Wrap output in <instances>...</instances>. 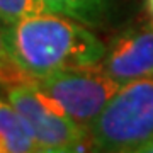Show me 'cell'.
Instances as JSON below:
<instances>
[{
	"label": "cell",
	"instance_id": "30bf717a",
	"mask_svg": "<svg viewBox=\"0 0 153 153\" xmlns=\"http://www.w3.org/2000/svg\"><path fill=\"white\" fill-rule=\"evenodd\" d=\"M39 153H85L83 148H55V150H41Z\"/></svg>",
	"mask_w": 153,
	"mask_h": 153
},
{
	"label": "cell",
	"instance_id": "7a4b0ae2",
	"mask_svg": "<svg viewBox=\"0 0 153 153\" xmlns=\"http://www.w3.org/2000/svg\"><path fill=\"white\" fill-rule=\"evenodd\" d=\"M153 141V78L124 83L88 128L94 153H131Z\"/></svg>",
	"mask_w": 153,
	"mask_h": 153
},
{
	"label": "cell",
	"instance_id": "7c38bea8",
	"mask_svg": "<svg viewBox=\"0 0 153 153\" xmlns=\"http://www.w3.org/2000/svg\"><path fill=\"white\" fill-rule=\"evenodd\" d=\"M146 10L153 16V0H146Z\"/></svg>",
	"mask_w": 153,
	"mask_h": 153
},
{
	"label": "cell",
	"instance_id": "6da1fadb",
	"mask_svg": "<svg viewBox=\"0 0 153 153\" xmlns=\"http://www.w3.org/2000/svg\"><path fill=\"white\" fill-rule=\"evenodd\" d=\"M0 29L12 60L34 80L99 66L105 56V46L87 26L53 12L2 24Z\"/></svg>",
	"mask_w": 153,
	"mask_h": 153
},
{
	"label": "cell",
	"instance_id": "277c9868",
	"mask_svg": "<svg viewBox=\"0 0 153 153\" xmlns=\"http://www.w3.org/2000/svg\"><path fill=\"white\" fill-rule=\"evenodd\" d=\"M36 85L58 100L73 121L87 131L121 88V83L107 75L100 65L58 71L36 80Z\"/></svg>",
	"mask_w": 153,
	"mask_h": 153
},
{
	"label": "cell",
	"instance_id": "9c48e42d",
	"mask_svg": "<svg viewBox=\"0 0 153 153\" xmlns=\"http://www.w3.org/2000/svg\"><path fill=\"white\" fill-rule=\"evenodd\" d=\"M0 82L12 83V85H19V83H36V80H34L33 76H29L24 70H21L19 65L9 55V49H7L4 36H2V29H0Z\"/></svg>",
	"mask_w": 153,
	"mask_h": 153
},
{
	"label": "cell",
	"instance_id": "52a82bcc",
	"mask_svg": "<svg viewBox=\"0 0 153 153\" xmlns=\"http://www.w3.org/2000/svg\"><path fill=\"white\" fill-rule=\"evenodd\" d=\"M48 10L70 17L87 27H97L107 16L105 0H44Z\"/></svg>",
	"mask_w": 153,
	"mask_h": 153
},
{
	"label": "cell",
	"instance_id": "3957f363",
	"mask_svg": "<svg viewBox=\"0 0 153 153\" xmlns=\"http://www.w3.org/2000/svg\"><path fill=\"white\" fill-rule=\"evenodd\" d=\"M7 99L24 117L41 150L83 148L88 131L75 123L58 100L36 83H19L7 90Z\"/></svg>",
	"mask_w": 153,
	"mask_h": 153
},
{
	"label": "cell",
	"instance_id": "8fae6325",
	"mask_svg": "<svg viewBox=\"0 0 153 153\" xmlns=\"http://www.w3.org/2000/svg\"><path fill=\"white\" fill-rule=\"evenodd\" d=\"M131 153H153V141L143 145L141 148H138V150H134V152H131Z\"/></svg>",
	"mask_w": 153,
	"mask_h": 153
},
{
	"label": "cell",
	"instance_id": "5b68a950",
	"mask_svg": "<svg viewBox=\"0 0 153 153\" xmlns=\"http://www.w3.org/2000/svg\"><path fill=\"white\" fill-rule=\"evenodd\" d=\"M100 68L121 85L153 78V29L131 27L119 33L105 49Z\"/></svg>",
	"mask_w": 153,
	"mask_h": 153
},
{
	"label": "cell",
	"instance_id": "8992f818",
	"mask_svg": "<svg viewBox=\"0 0 153 153\" xmlns=\"http://www.w3.org/2000/svg\"><path fill=\"white\" fill-rule=\"evenodd\" d=\"M41 148L19 111L0 97V153H39Z\"/></svg>",
	"mask_w": 153,
	"mask_h": 153
},
{
	"label": "cell",
	"instance_id": "ba28073f",
	"mask_svg": "<svg viewBox=\"0 0 153 153\" xmlns=\"http://www.w3.org/2000/svg\"><path fill=\"white\" fill-rule=\"evenodd\" d=\"M44 12H49L44 0H0V26Z\"/></svg>",
	"mask_w": 153,
	"mask_h": 153
}]
</instances>
